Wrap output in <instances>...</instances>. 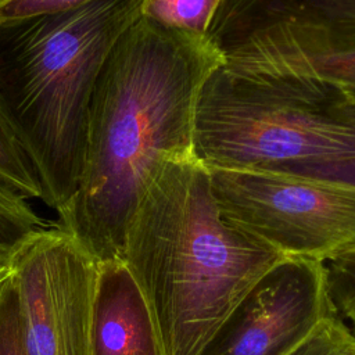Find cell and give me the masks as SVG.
Returning a JSON list of instances; mask_svg holds the SVG:
<instances>
[{"instance_id":"6da1fadb","label":"cell","mask_w":355,"mask_h":355,"mask_svg":"<svg viewBox=\"0 0 355 355\" xmlns=\"http://www.w3.org/2000/svg\"><path fill=\"white\" fill-rule=\"evenodd\" d=\"M223 64L208 36L141 17L111 50L90 101L78 187L55 222L98 262L122 261L128 226L159 165L196 154L198 97Z\"/></svg>"},{"instance_id":"7a4b0ae2","label":"cell","mask_w":355,"mask_h":355,"mask_svg":"<svg viewBox=\"0 0 355 355\" xmlns=\"http://www.w3.org/2000/svg\"><path fill=\"white\" fill-rule=\"evenodd\" d=\"M286 259L220 215L207 165L172 157L128 226L122 261L148 305L162 355H200L223 320Z\"/></svg>"},{"instance_id":"3957f363","label":"cell","mask_w":355,"mask_h":355,"mask_svg":"<svg viewBox=\"0 0 355 355\" xmlns=\"http://www.w3.org/2000/svg\"><path fill=\"white\" fill-rule=\"evenodd\" d=\"M143 0L0 22V108L31 159L42 201L60 212L76 191L93 92Z\"/></svg>"},{"instance_id":"277c9868","label":"cell","mask_w":355,"mask_h":355,"mask_svg":"<svg viewBox=\"0 0 355 355\" xmlns=\"http://www.w3.org/2000/svg\"><path fill=\"white\" fill-rule=\"evenodd\" d=\"M194 151L218 168L354 159L355 108L343 87L245 76L222 65L198 97Z\"/></svg>"},{"instance_id":"5b68a950","label":"cell","mask_w":355,"mask_h":355,"mask_svg":"<svg viewBox=\"0 0 355 355\" xmlns=\"http://www.w3.org/2000/svg\"><path fill=\"white\" fill-rule=\"evenodd\" d=\"M207 36L233 73L355 90V0H225Z\"/></svg>"},{"instance_id":"8992f818","label":"cell","mask_w":355,"mask_h":355,"mask_svg":"<svg viewBox=\"0 0 355 355\" xmlns=\"http://www.w3.org/2000/svg\"><path fill=\"white\" fill-rule=\"evenodd\" d=\"M220 215L286 259H355V184L313 175L207 166Z\"/></svg>"},{"instance_id":"52a82bcc","label":"cell","mask_w":355,"mask_h":355,"mask_svg":"<svg viewBox=\"0 0 355 355\" xmlns=\"http://www.w3.org/2000/svg\"><path fill=\"white\" fill-rule=\"evenodd\" d=\"M98 261L53 223L12 255L29 355H92Z\"/></svg>"},{"instance_id":"ba28073f","label":"cell","mask_w":355,"mask_h":355,"mask_svg":"<svg viewBox=\"0 0 355 355\" xmlns=\"http://www.w3.org/2000/svg\"><path fill=\"white\" fill-rule=\"evenodd\" d=\"M334 313L327 266L283 259L243 297L200 355H288Z\"/></svg>"},{"instance_id":"9c48e42d","label":"cell","mask_w":355,"mask_h":355,"mask_svg":"<svg viewBox=\"0 0 355 355\" xmlns=\"http://www.w3.org/2000/svg\"><path fill=\"white\" fill-rule=\"evenodd\" d=\"M92 355H162L146 298L123 261L98 263Z\"/></svg>"},{"instance_id":"30bf717a","label":"cell","mask_w":355,"mask_h":355,"mask_svg":"<svg viewBox=\"0 0 355 355\" xmlns=\"http://www.w3.org/2000/svg\"><path fill=\"white\" fill-rule=\"evenodd\" d=\"M225 0H143L140 17L157 25L207 36Z\"/></svg>"},{"instance_id":"8fae6325","label":"cell","mask_w":355,"mask_h":355,"mask_svg":"<svg viewBox=\"0 0 355 355\" xmlns=\"http://www.w3.org/2000/svg\"><path fill=\"white\" fill-rule=\"evenodd\" d=\"M28 198L0 176V252H14L36 233L50 227L26 201Z\"/></svg>"},{"instance_id":"7c38bea8","label":"cell","mask_w":355,"mask_h":355,"mask_svg":"<svg viewBox=\"0 0 355 355\" xmlns=\"http://www.w3.org/2000/svg\"><path fill=\"white\" fill-rule=\"evenodd\" d=\"M0 176L17 187L26 198H42V186L32 165L19 144L11 125L0 108Z\"/></svg>"},{"instance_id":"4fadbf2b","label":"cell","mask_w":355,"mask_h":355,"mask_svg":"<svg viewBox=\"0 0 355 355\" xmlns=\"http://www.w3.org/2000/svg\"><path fill=\"white\" fill-rule=\"evenodd\" d=\"M0 355H29L21 324L17 284L11 270L0 283Z\"/></svg>"},{"instance_id":"5bb4252c","label":"cell","mask_w":355,"mask_h":355,"mask_svg":"<svg viewBox=\"0 0 355 355\" xmlns=\"http://www.w3.org/2000/svg\"><path fill=\"white\" fill-rule=\"evenodd\" d=\"M90 1L93 0H8L0 6V22L71 11Z\"/></svg>"},{"instance_id":"9a60e30c","label":"cell","mask_w":355,"mask_h":355,"mask_svg":"<svg viewBox=\"0 0 355 355\" xmlns=\"http://www.w3.org/2000/svg\"><path fill=\"white\" fill-rule=\"evenodd\" d=\"M327 266L351 276V279L344 283L340 293L330 291V294L337 316L344 320L355 337V259L348 262L330 263Z\"/></svg>"},{"instance_id":"2e32d148","label":"cell","mask_w":355,"mask_h":355,"mask_svg":"<svg viewBox=\"0 0 355 355\" xmlns=\"http://www.w3.org/2000/svg\"><path fill=\"white\" fill-rule=\"evenodd\" d=\"M276 171L297 172L305 175H313L329 179H338L355 184V158L341 162H329V164H298V165H286L276 168Z\"/></svg>"},{"instance_id":"e0dca14e","label":"cell","mask_w":355,"mask_h":355,"mask_svg":"<svg viewBox=\"0 0 355 355\" xmlns=\"http://www.w3.org/2000/svg\"><path fill=\"white\" fill-rule=\"evenodd\" d=\"M11 259H12V255H7V254L0 252V283L10 275Z\"/></svg>"},{"instance_id":"ac0fdd59","label":"cell","mask_w":355,"mask_h":355,"mask_svg":"<svg viewBox=\"0 0 355 355\" xmlns=\"http://www.w3.org/2000/svg\"><path fill=\"white\" fill-rule=\"evenodd\" d=\"M341 355H355V341Z\"/></svg>"},{"instance_id":"d6986e66","label":"cell","mask_w":355,"mask_h":355,"mask_svg":"<svg viewBox=\"0 0 355 355\" xmlns=\"http://www.w3.org/2000/svg\"><path fill=\"white\" fill-rule=\"evenodd\" d=\"M348 93H349V97H351L352 105H354V108H355V90H348Z\"/></svg>"},{"instance_id":"ffe728a7","label":"cell","mask_w":355,"mask_h":355,"mask_svg":"<svg viewBox=\"0 0 355 355\" xmlns=\"http://www.w3.org/2000/svg\"><path fill=\"white\" fill-rule=\"evenodd\" d=\"M6 1H8V0H0V6H1V4H4Z\"/></svg>"}]
</instances>
